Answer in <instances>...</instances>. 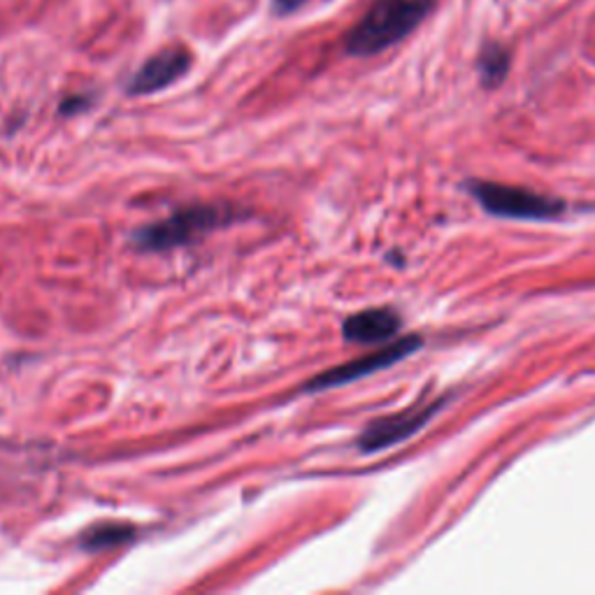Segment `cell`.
<instances>
[{
    "label": "cell",
    "instance_id": "obj_9",
    "mask_svg": "<svg viewBox=\"0 0 595 595\" xmlns=\"http://www.w3.org/2000/svg\"><path fill=\"white\" fill-rule=\"evenodd\" d=\"M478 70H480L482 86H486V89L500 86V84H503V80L507 78L510 52L505 50V47H500V44H486L484 50L480 52Z\"/></svg>",
    "mask_w": 595,
    "mask_h": 595
},
{
    "label": "cell",
    "instance_id": "obj_10",
    "mask_svg": "<svg viewBox=\"0 0 595 595\" xmlns=\"http://www.w3.org/2000/svg\"><path fill=\"white\" fill-rule=\"evenodd\" d=\"M307 0H273V10L277 14H291L296 10H300Z\"/></svg>",
    "mask_w": 595,
    "mask_h": 595
},
{
    "label": "cell",
    "instance_id": "obj_3",
    "mask_svg": "<svg viewBox=\"0 0 595 595\" xmlns=\"http://www.w3.org/2000/svg\"><path fill=\"white\" fill-rule=\"evenodd\" d=\"M472 196L495 217L526 219V222H550L563 214L565 205L556 198L542 196L529 188L495 184V182H470Z\"/></svg>",
    "mask_w": 595,
    "mask_h": 595
},
{
    "label": "cell",
    "instance_id": "obj_6",
    "mask_svg": "<svg viewBox=\"0 0 595 595\" xmlns=\"http://www.w3.org/2000/svg\"><path fill=\"white\" fill-rule=\"evenodd\" d=\"M192 63L194 57L192 52L184 50V47H165V50L142 63L126 89L131 96H150V93L168 89L171 84L182 80Z\"/></svg>",
    "mask_w": 595,
    "mask_h": 595
},
{
    "label": "cell",
    "instance_id": "obj_4",
    "mask_svg": "<svg viewBox=\"0 0 595 595\" xmlns=\"http://www.w3.org/2000/svg\"><path fill=\"white\" fill-rule=\"evenodd\" d=\"M423 345L421 338L417 336H410V338H400L387 347H382L375 353H368V356H361V359H353L345 366H338V368H330L326 372H321L319 377H315L312 382H307V391H326V389H332V387H342V384H349V382H356V379H363L372 372H379L384 370L402 359H408L410 353H414L419 347Z\"/></svg>",
    "mask_w": 595,
    "mask_h": 595
},
{
    "label": "cell",
    "instance_id": "obj_7",
    "mask_svg": "<svg viewBox=\"0 0 595 595\" xmlns=\"http://www.w3.org/2000/svg\"><path fill=\"white\" fill-rule=\"evenodd\" d=\"M400 328L402 319L396 309L372 307L351 315L342 326V336L356 345H377L391 340Z\"/></svg>",
    "mask_w": 595,
    "mask_h": 595
},
{
    "label": "cell",
    "instance_id": "obj_8",
    "mask_svg": "<svg viewBox=\"0 0 595 595\" xmlns=\"http://www.w3.org/2000/svg\"><path fill=\"white\" fill-rule=\"evenodd\" d=\"M137 531L133 526H126V523H96L82 535V550L89 554H99L107 552L112 546H122L133 542Z\"/></svg>",
    "mask_w": 595,
    "mask_h": 595
},
{
    "label": "cell",
    "instance_id": "obj_1",
    "mask_svg": "<svg viewBox=\"0 0 595 595\" xmlns=\"http://www.w3.org/2000/svg\"><path fill=\"white\" fill-rule=\"evenodd\" d=\"M438 0H377L345 40L351 57H375L408 38Z\"/></svg>",
    "mask_w": 595,
    "mask_h": 595
},
{
    "label": "cell",
    "instance_id": "obj_2",
    "mask_svg": "<svg viewBox=\"0 0 595 595\" xmlns=\"http://www.w3.org/2000/svg\"><path fill=\"white\" fill-rule=\"evenodd\" d=\"M235 212L228 205H194L175 212L173 217L145 226L133 235V247L140 252H168L198 240L214 228L228 226Z\"/></svg>",
    "mask_w": 595,
    "mask_h": 595
},
{
    "label": "cell",
    "instance_id": "obj_5",
    "mask_svg": "<svg viewBox=\"0 0 595 595\" xmlns=\"http://www.w3.org/2000/svg\"><path fill=\"white\" fill-rule=\"evenodd\" d=\"M442 404L444 400H438L433 404H425V408L404 410L400 414L372 421L363 431V435L359 438V449L363 451V454H375V451H382L402 440H408L410 435L419 433L421 428L438 414Z\"/></svg>",
    "mask_w": 595,
    "mask_h": 595
}]
</instances>
